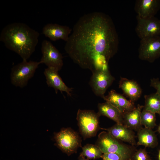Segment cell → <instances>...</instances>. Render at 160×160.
Returning <instances> with one entry per match:
<instances>
[{"mask_svg":"<svg viewBox=\"0 0 160 160\" xmlns=\"http://www.w3.org/2000/svg\"><path fill=\"white\" fill-rule=\"evenodd\" d=\"M155 113L143 109L140 115L141 125L145 127L152 129L156 126V116Z\"/></svg>","mask_w":160,"mask_h":160,"instance_id":"22","label":"cell"},{"mask_svg":"<svg viewBox=\"0 0 160 160\" xmlns=\"http://www.w3.org/2000/svg\"><path fill=\"white\" fill-rule=\"evenodd\" d=\"M78 160H91L86 158L79 156Z\"/></svg>","mask_w":160,"mask_h":160,"instance_id":"26","label":"cell"},{"mask_svg":"<svg viewBox=\"0 0 160 160\" xmlns=\"http://www.w3.org/2000/svg\"><path fill=\"white\" fill-rule=\"evenodd\" d=\"M158 131L160 133V124L159 125V126L158 127Z\"/></svg>","mask_w":160,"mask_h":160,"instance_id":"28","label":"cell"},{"mask_svg":"<svg viewBox=\"0 0 160 160\" xmlns=\"http://www.w3.org/2000/svg\"><path fill=\"white\" fill-rule=\"evenodd\" d=\"M39 36V32L22 23L15 22L2 29L0 40L8 49L27 60L35 51Z\"/></svg>","mask_w":160,"mask_h":160,"instance_id":"2","label":"cell"},{"mask_svg":"<svg viewBox=\"0 0 160 160\" xmlns=\"http://www.w3.org/2000/svg\"><path fill=\"white\" fill-rule=\"evenodd\" d=\"M40 64V62L23 60L21 62L14 66L10 73L11 83L21 88L26 86L29 80L34 76Z\"/></svg>","mask_w":160,"mask_h":160,"instance_id":"5","label":"cell"},{"mask_svg":"<svg viewBox=\"0 0 160 160\" xmlns=\"http://www.w3.org/2000/svg\"><path fill=\"white\" fill-rule=\"evenodd\" d=\"M138 57L141 60L153 63L160 57V36L140 39Z\"/></svg>","mask_w":160,"mask_h":160,"instance_id":"8","label":"cell"},{"mask_svg":"<svg viewBox=\"0 0 160 160\" xmlns=\"http://www.w3.org/2000/svg\"><path fill=\"white\" fill-rule=\"evenodd\" d=\"M103 160H124L119 155L113 153H107L103 154Z\"/></svg>","mask_w":160,"mask_h":160,"instance_id":"24","label":"cell"},{"mask_svg":"<svg viewBox=\"0 0 160 160\" xmlns=\"http://www.w3.org/2000/svg\"><path fill=\"white\" fill-rule=\"evenodd\" d=\"M42 57L39 61L47 67L60 71L63 65V56L58 49L50 41L44 40L41 44Z\"/></svg>","mask_w":160,"mask_h":160,"instance_id":"9","label":"cell"},{"mask_svg":"<svg viewBox=\"0 0 160 160\" xmlns=\"http://www.w3.org/2000/svg\"><path fill=\"white\" fill-rule=\"evenodd\" d=\"M143 106L138 105L131 111L123 114L124 122L126 125L130 129H137L141 125L140 115Z\"/></svg>","mask_w":160,"mask_h":160,"instance_id":"19","label":"cell"},{"mask_svg":"<svg viewBox=\"0 0 160 160\" xmlns=\"http://www.w3.org/2000/svg\"><path fill=\"white\" fill-rule=\"evenodd\" d=\"M103 153L96 145L87 144L82 148L80 156L90 159H96L102 158Z\"/></svg>","mask_w":160,"mask_h":160,"instance_id":"21","label":"cell"},{"mask_svg":"<svg viewBox=\"0 0 160 160\" xmlns=\"http://www.w3.org/2000/svg\"><path fill=\"white\" fill-rule=\"evenodd\" d=\"M160 9V0H136L135 7L137 16L144 18L155 17Z\"/></svg>","mask_w":160,"mask_h":160,"instance_id":"13","label":"cell"},{"mask_svg":"<svg viewBox=\"0 0 160 160\" xmlns=\"http://www.w3.org/2000/svg\"><path fill=\"white\" fill-rule=\"evenodd\" d=\"M103 99L117 108L123 114L135 107L133 102L127 100L122 95L113 89L109 91Z\"/></svg>","mask_w":160,"mask_h":160,"instance_id":"14","label":"cell"},{"mask_svg":"<svg viewBox=\"0 0 160 160\" xmlns=\"http://www.w3.org/2000/svg\"><path fill=\"white\" fill-rule=\"evenodd\" d=\"M138 145H143L147 147L154 148L158 144L156 136L151 129H140L137 133Z\"/></svg>","mask_w":160,"mask_h":160,"instance_id":"18","label":"cell"},{"mask_svg":"<svg viewBox=\"0 0 160 160\" xmlns=\"http://www.w3.org/2000/svg\"><path fill=\"white\" fill-rule=\"evenodd\" d=\"M100 116L94 111L79 109L76 119L79 130L84 139L95 136L100 129Z\"/></svg>","mask_w":160,"mask_h":160,"instance_id":"4","label":"cell"},{"mask_svg":"<svg viewBox=\"0 0 160 160\" xmlns=\"http://www.w3.org/2000/svg\"><path fill=\"white\" fill-rule=\"evenodd\" d=\"M119 39L111 18L93 12L81 17L74 25L65 50L82 68L95 71L108 68L109 60L117 52Z\"/></svg>","mask_w":160,"mask_h":160,"instance_id":"1","label":"cell"},{"mask_svg":"<svg viewBox=\"0 0 160 160\" xmlns=\"http://www.w3.org/2000/svg\"><path fill=\"white\" fill-rule=\"evenodd\" d=\"M119 87L133 102L138 100L141 94V87L136 81L133 80L121 77Z\"/></svg>","mask_w":160,"mask_h":160,"instance_id":"16","label":"cell"},{"mask_svg":"<svg viewBox=\"0 0 160 160\" xmlns=\"http://www.w3.org/2000/svg\"><path fill=\"white\" fill-rule=\"evenodd\" d=\"M114 80L108 68L100 69L92 72L89 84L95 94L104 99L105 93Z\"/></svg>","mask_w":160,"mask_h":160,"instance_id":"7","label":"cell"},{"mask_svg":"<svg viewBox=\"0 0 160 160\" xmlns=\"http://www.w3.org/2000/svg\"><path fill=\"white\" fill-rule=\"evenodd\" d=\"M137 19L135 31L140 39L160 36V20L155 17L144 18L137 16Z\"/></svg>","mask_w":160,"mask_h":160,"instance_id":"10","label":"cell"},{"mask_svg":"<svg viewBox=\"0 0 160 160\" xmlns=\"http://www.w3.org/2000/svg\"><path fill=\"white\" fill-rule=\"evenodd\" d=\"M56 145L68 156L76 153L81 147V140L79 134L70 128H63L54 134Z\"/></svg>","mask_w":160,"mask_h":160,"instance_id":"6","label":"cell"},{"mask_svg":"<svg viewBox=\"0 0 160 160\" xmlns=\"http://www.w3.org/2000/svg\"><path fill=\"white\" fill-rule=\"evenodd\" d=\"M158 160H160V150L159 151V155H158Z\"/></svg>","mask_w":160,"mask_h":160,"instance_id":"27","label":"cell"},{"mask_svg":"<svg viewBox=\"0 0 160 160\" xmlns=\"http://www.w3.org/2000/svg\"><path fill=\"white\" fill-rule=\"evenodd\" d=\"M98 113L100 116H106L119 124H123V114L117 108L106 102L99 103L97 106Z\"/></svg>","mask_w":160,"mask_h":160,"instance_id":"17","label":"cell"},{"mask_svg":"<svg viewBox=\"0 0 160 160\" xmlns=\"http://www.w3.org/2000/svg\"><path fill=\"white\" fill-rule=\"evenodd\" d=\"M145 104L143 110L153 113H158L160 111V95L156 92L145 95Z\"/></svg>","mask_w":160,"mask_h":160,"instance_id":"20","label":"cell"},{"mask_svg":"<svg viewBox=\"0 0 160 160\" xmlns=\"http://www.w3.org/2000/svg\"><path fill=\"white\" fill-rule=\"evenodd\" d=\"M72 31L69 27L57 24L48 23L43 27L42 33L52 41L62 39L66 42Z\"/></svg>","mask_w":160,"mask_h":160,"instance_id":"12","label":"cell"},{"mask_svg":"<svg viewBox=\"0 0 160 160\" xmlns=\"http://www.w3.org/2000/svg\"><path fill=\"white\" fill-rule=\"evenodd\" d=\"M150 86L154 88L160 95V81L158 78H153L151 80Z\"/></svg>","mask_w":160,"mask_h":160,"instance_id":"25","label":"cell"},{"mask_svg":"<svg viewBox=\"0 0 160 160\" xmlns=\"http://www.w3.org/2000/svg\"><path fill=\"white\" fill-rule=\"evenodd\" d=\"M107 130L111 136L118 140L127 142L132 145L135 144L133 132L130 128L123 124H116Z\"/></svg>","mask_w":160,"mask_h":160,"instance_id":"15","label":"cell"},{"mask_svg":"<svg viewBox=\"0 0 160 160\" xmlns=\"http://www.w3.org/2000/svg\"><path fill=\"white\" fill-rule=\"evenodd\" d=\"M44 73L48 86L54 88L56 93L59 91L61 93L65 92L68 96H71L73 88L69 87L65 84L58 71L53 68L47 67L45 69Z\"/></svg>","mask_w":160,"mask_h":160,"instance_id":"11","label":"cell"},{"mask_svg":"<svg viewBox=\"0 0 160 160\" xmlns=\"http://www.w3.org/2000/svg\"><path fill=\"white\" fill-rule=\"evenodd\" d=\"M158 114L159 115V116H160V111H159V112L158 113Z\"/></svg>","mask_w":160,"mask_h":160,"instance_id":"29","label":"cell"},{"mask_svg":"<svg viewBox=\"0 0 160 160\" xmlns=\"http://www.w3.org/2000/svg\"><path fill=\"white\" fill-rule=\"evenodd\" d=\"M132 160H151L145 149H140L134 153Z\"/></svg>","mask_w":160,"mask_h":160,"instance_id":"23","label":"cell"},{"mask_svg":"<svg viewBox=\"0 0 160 160\" xmlns=\"http://www.w3.org/2000/svg\"><path fill=\"white\" fill-rule=\"evenodd\" d=\"M96 145L103 154L116 153L120 155L124 160H132L134 153L129 147L121 143L105 132H103L99 134Z\"/></svg>","mask_w":160,"mask_h":160,"instance_id":"3","label":"cell"}]
</instances>
